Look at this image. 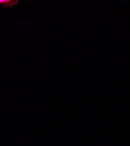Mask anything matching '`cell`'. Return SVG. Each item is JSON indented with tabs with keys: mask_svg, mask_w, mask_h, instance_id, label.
Instances as JSON below:
<instances>
[{
	"mask_svg": "<svg viewBox=\"0 0 130 146\" xmlns=\"http://www.w3.org/2000/svg\"><path fill=\"white\" fill-rule=\"evenodd\" d=\"M17 0H0V5H3L4 8L14 7L18 3Z\"/></svg>",
	"mask_w": 130,
	"mask_h": 146,
	"instance_id": "obj_1",
	"label": "cell"
}]
</instances>
